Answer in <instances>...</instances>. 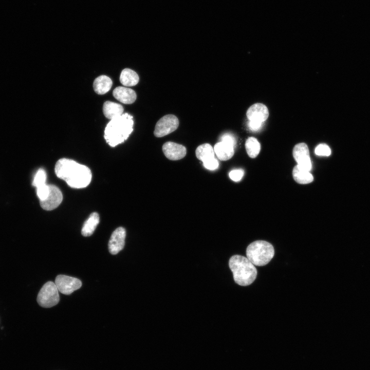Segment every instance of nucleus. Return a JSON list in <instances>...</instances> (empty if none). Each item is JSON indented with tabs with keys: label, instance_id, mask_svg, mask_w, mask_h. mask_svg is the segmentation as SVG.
I'll list each match as a JSON object with an SVG mask.
<instances>
[{
	"label": "nucleus",
	"instance_id": "f257e3e1",
	"mask_svg": "<svg viewBox=\"0 0 370 370\" xmlns=\"http://www.w3.org/2000/svg\"><path fill=\"white\" fill-rule=\"evenodd\" d=\"M54 171L58 178L64 180L72 188H85L91 180V171L87 166L68 158L58 160Z\"/></svg>",
	"mask_w": 370,
	"mask_h": 370
},
{
	"label": "nucleus",
	"instance_id": "f03ea898",
	"mask_svg": "<svg viewBox=\"0 0 370 370\" xmlns=\"http://www.w3.org/2000/svg\"><path fill=\"white\" fill-rule=\"evenodd\" d=\"M133 117L128 113L111 119L104 131V138L112 147L126 140L133 131Z\"/></svg>",
	"mask_w": 370,
	"mask_h": 370
},
{
	"label": "nucleus",
	"instance_id": "7ed1b4c3",
	"mask_svg": "<svg viewBox=\"0 0 370 370\" xmlns=\"http://www.w3.org/2000/svg\"><path fill=\"white\" fill-rule=\"evenodd\" d=\"M229 266L236 283L246 286L252 284L255 280L257 270L254 265L244 256L234 255L229 261Z\"/></svg>",
	"mask_w": 370,
	"mask_h": 370
},
{
	"label": "nucleus",
	"instance_id": "20e7f679",
	"mask_svg": "<svg viewBox=\"0 0 370 370\" xmlns=\"http://www.w3.org/2000/svg\"><path fill=\"white\" fill-rule=\"evenodd\" d=\"M274 249L273 246L265 240H256L247 248V258L254 265L263 266L267 265L273 258Z\"/></svg>",
	"mask_w": 370,
	"mask_h": 370
},
{
	"label": "nucleus",
	"instance_id": "39448f33",
	"mask_svg": "<svg viewBox=\"0 0 370 370\" xmlns=\"http://www.w3.org/2000/svg\"><path fill=\"white\" fill-rule=\"evenodd\" d=\"M58 289L55 283L51 281L46 283L40 290L37 302L44 308H50L57 305L60 300Z\"/></svg>",
	"mask_w": 370,
	"mask_h": 370
},
{
	"label": "nucleus",
	"instance_id": "423d86ee",
	"mask_svg": "<svg viewBox=\"0 0 370 370\" xmlns=\"http://www.w3.org/2000/svg\"><path fill=\"white\" fill-rule=\"evenodd\" d=\"M220 141L216 143L214 146V151L218 158L226 161L232 157L234 154V147L236 145V139L234 136L225 133L220 138Z\"/></svg>",
	"mask_w": 370,
	"mask_h": 370
},
{
	"label": "nucleus",
	"instance_id": "0eeeda50",
	"mask_svg": "<svg viewBox=\"0 0 370 370\" xmlns=\"http://www.w3.org/2000/svg\"><path fill=\"white\" fill-rule=\"evenodd\" d=\"M179 126V120L174 115H166L156 123L154 131L156 137H162L175 131Z\"/></svg>",
	"mask_w": 370,
	"mask_h": 370
},
{
	"label": "nucleus",
	"instance_id": "6e6552de",
	"mask_svg": "<svg viewBox=\"0 0 370 370\" xmlns=\"http://www.w3.org/2000/svg\"><path fill=\"white\" fill-rule=\"evenodd\" d=\"M55 284L58 290L66 295L71 294L82 286V282L78 279L65 275H58L55 280Z\"/></svg>",
	"mask_w": 370,
	"mask_h": 370
},
{
	"label": "nucleus",
	"instance_id": "1a4fd4ad",
	"mask_svg": "<svg viewBox=\"0 0 370 370\" xmlns=\"http://www.w3.org/2000/svg\"><path fill=\"white\" fill-rule=\"evenodd\" d=\"M293 156L298 164L301 168L310 171L312 163L309 155V152L307 144L300 143L296 144L293 149Z\"/></svg>",
	"mask_w": 370,
	"mask_h": 370
},
{
	"label": "nucleus",
	"instance_id": "9d476101",
	"mask_svg": "<svg viewBox=\"0 0 370 370\" xmlns=\"http://www.w3.org/2000/svg\"><path fill=\"white\" fill-rule=\"evenodd\" d=\"M49 191L47 198L40 201L41 207L47 211L57 208L63 200V195L59 188L53 184H49Z\"/></svg>",
	"mask_w": 370,
	"mask_h": 370
},
{
	"label": "nucleus",
	"instance_id": "9b49d317",
	"mask_svg": "<svg viewBox=\"0 0 370 370\" xmlns=\"http://www.w3.org/2000/svg\"><path fill=\"white\" fill-rule=\"evenodd\" d=\"M125 236V229L122 227L113 232L108 242V250L112 254H117L124 248Z\"/></svg>",
	"mask_w": 370,
	"mask_h": 370
},
{
	"label": "nucleus",
	"instance_id": "f8f14e48",
	"mask_svg": "<svg viewBox=\"0 0 370 370\" xmlns=\"http://www.w3.org/2000/svg\"><path fill=\"white\" fill-rule=\"evenodd\" d=\"M162 151L165 157L171 160H180L184 157L187 153L185 146L171 141L163 144Z\"/></svg>",
	"mask_w": 370,
	"mask_h": 370
},
{
	"label": "nucleus",
	"instance_id": "ddd939ff",
	"mask_svg": "<svg viewBox=\"0 0 370 370\" xmlns=\"http://www.w3.org/2000/svg\"><path fill=\"white\" fill-rule=\"evenodd\" d=\"M246 115L249 120L264 122L268 117L269 112L265 105L257 103L248 109Z\"/></svg>",
	"mask_w": 370,
	"mask_h": 370
},
{
	"label": "nucleus",
	"instance_id": "4468645a",
	"mask_svg": "<svg viewBox=\"0 0 370 370\" xmlns=\"http://www.w3.org/2000/svg\"><path fill=\"white\" fill-rule=\"evenodd\" d=\"M114 97L119 101L124 104H132L136 100L137 95L132 89L123 87H117L113 92Z\"/></svg>",
	"mask_w": 370,
	"mask_h": 370
},
{
	"label": "nucleus",
	"instance_id": "2eb2a0df",
	"mask_svg": "<svg viewBox=\"0 0 370 370\" xmlns=\"http://www.w3.org/2000/svg\"><path fill=\"white\" fill-rule=\"evenodd\" d=\"M214 153V149L209 143L199 145L195 151L196 157L202 162L203 165L215 159Z\"/></svg>",
	"mask_w": 370,
	"mask_h": 370
},
{
	"label": "nucleus",
	"instance_id": "dca6fc26",
	"mask_svg": "<svg viewBox=\"0 0 370 370\" xmlns=\"http://www.w3.org/2000/svg\"><path fill=\"white\" fill-rule=\"evenodd\" d=\"M123 110V107L121 104L114 102L106 101L103 106L104 116L110 120L122 115Z\"/></svg>",
	"mask_w": 370,
	"mask_h": 370
},
{
	"label": "nucleus",
	"instance_id": "f3484780",
	"mask_svg": "<svg viewBox=\"0 0 370 370\" xmlns=\"http://www.w3.org/2000/svg\"><path fill=\"white\" fill-rule=\"evenodd\" d=\"M112 84V81L109 77L105 75H101L95 80L93 87L97 94L103 95L110 89Z\"/></svg>",
	"mask_w": 370,
	"mask_h": 370
},
{
	"label": "nucleus",
	"instance_id": "a211bd4d",
	"mask_svg": "<svg viewBox=\"0 0 370 370\" xmlns=\"http://www.w3.org/2000/svg\"><path fill=\"white\" fill-rule=\"evenodd\" d=\"M99 223V216L97 212L92 213L83 224L81 233L84 236H89L92 234Z\"/></svg>",
	"mask_w": 370,
	"mask_h": 370
},
{
	"label": "nucleus",
	"instance_id": "6ab92c4d",
	"mask_svg": "<svg viewBox=\"0 0 370 370\" xmlns=\"http://www.w3.org/2000/svg\"><path fill=\"white\" fill-rule=\"evenodd\" d=\"M292 176L294 180L300 184H307L313 180L312 175L298 165H295L292 171Z\"/></svg>",
	"mask_w": 370,
	"mask_h": 370
},
{
	"label": "nucleus",
	"instance_id": "aec40b11",
	"mask_svg": "<svg viewBox=\"0 0 370 370\" xmlns=\"http://www.w3.org/2000/svg\"><path fill=\"white\" fill-rule=\"evenodd\" d=\"M120 81L124 86H133L138 84L139 77L134 70L129 68H125L121 72Z\"/></svg>",
	"mask_w": 370,
	"mask_h": 370
},
{
	"label": "nucleus",
	"instance_id": "412c9836",
	"mask_svg": "<svg viewBox=\"0 0 370 370\" xmlns=\"http://www.w3.org/2000/svg\"><path fill=\"white\" fill-rule=\"evenodd\" d=\"M245 147L248 156L252 158H254L259 154L261 145L255 138L250 137L246 141Z\"/></svg>",
	"mask_w": 370,
	"mask_h": 370
},
{
	"label": "nucleus",
	"instance_id": "4be33fe9",
	"mask_svg": "<svg viewBox=\"0 0 370 370\" xmlns=\"http://www.w3.org/2000/svg\"><path fill=\"white\" fill-rule=\"evenodd\" d=\"M46 173L43 169H40L36 173L33 180L32 184L36 188L46 183Z\"/></svg>",
	"mask_w": 370,
	"mask_h": 370
},
{
	"label": "nucleus",
	"instance_id": "5701e85b",
	"mask_svg": "<svg viewBox=\"0 0 370 370\" xmlns=\"http://www.w3.org/2000/svg\"><path fill=\"white\" fill-rule=\"evenodd\" d=\"M314 152L318 156H328L331 154V150L327 144H320L316 147Z\"/></svg>",
	"mask_w": 370,
	"mask_h": 370
},
{
	"label": "nucleus",
	"instance_id": "b1692460",
	"mask_svg": "<svg viewBox=\"0 0 370 370\" xmlns=\"http://www.w3.org/2000/svg\"><path fill=\"white\" fill-rule=\"evenodd\" d=\"M49 191V185L47 184L36 188V194L40 201L44 200L47 198Z\"/></svg>",
	"mask_w": 370,
	"mask_h": 370
},
{
	"label": "nucleus",
	"instance_id": "393cba45",
	"mask_svg": "<svg viewBox=\"0 0 370 370\" xmlns=\"http://www.w3.org/2000/svg\"><path fill=\"white\" fill-rule=\"evenodd\" d=\"M244 173L242 170H234L230 172L229 177L234 181H239L242 178Z\"/></svg>",
	"mask_w": 370,
	"mask_h": 370
},
{
	"label": "nucleus",
	"instance_id": "a878e982",
	"mask_svg": "<svg viewBox=\"0 0 370 370\" xmlns=\"http://www.w3.org/2000/svg\"><path fill=\"white\" fill-rule=\"evenodd\" d=\"M263 122H260L256 121L249 120L248 122V126L252 131H257L262 126Z\"/></svg>",
	"mask_w": 370,
	"mask_h": 370
}]
</instances>
